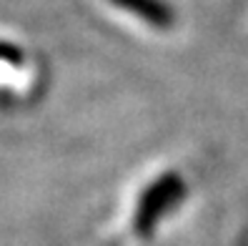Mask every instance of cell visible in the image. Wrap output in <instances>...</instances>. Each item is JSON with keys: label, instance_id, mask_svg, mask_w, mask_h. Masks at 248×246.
Wrapping results in <instances>:
<instances>
[{"label": "cell", "instance_id": "1", "mask_svg": "<svg viewBox=\"0 0 248 246\" xmlns=\"http://www.w3.org/2000/svg\"><path fill=\"white\" fill-rule=\"evenodd\" d=\"M186 198V181L178 171H166L148 183L133 216V231L138 239H151L158 224Z\"/></svg>", "mask_w": 248, "mask_h": 246}, {"label": "cell", "instance_id": "2", "mask_svg": "<svg viewBox=\"0 0 248 246\" xmlns=\"http://www.w3.org/2000/svg\"><path fill=\"white\" fill-rule=\"evenodd\" d=\"M110 3L130 13V16H138L140 20L158 28V31H170L176 25V10L166 0H110Z\"/></svg>", "mask_w": 248, "mask_h": 246}]
</instances>
